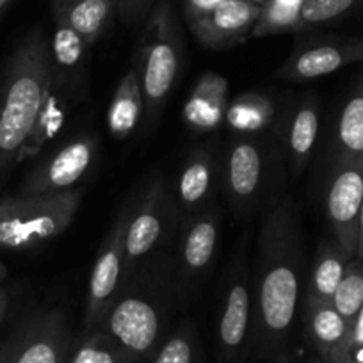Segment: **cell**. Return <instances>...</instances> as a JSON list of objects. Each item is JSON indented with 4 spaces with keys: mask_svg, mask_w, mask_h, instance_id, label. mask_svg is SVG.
<instances>
[{
    "mask_svg": "<svg viewBox=\"0 0 363 363\" xmlns=\"http://www.w3.org/2000/svg\"><path fill=\"white\" fill-rule=\"evenodd\" d=\"M305 250L298 203L278 198L265 211L258 235L253 289V338L262 354H274L289 340L298 315Z\"/></svg>",
    "mask_w": 363,
    "mask_h": 363,
    "instance_id": "1",
    "label": "cell"
},
{
    "mask_svg": "<svg viewBox=\"0 0 363 363\" xmlns=\"http://www.w3.org/2000/svg\"><path fill=\"white\" fill-rule=\"evenodd\" d=\"M169 253L150 258L132 272L100 326L135 363L159 351L174 299H180Z\"/></svg>",
    "mask_w": 363,
    "mask_h": 363,
    "instance_id": "2",
    "label": "cell"
},
{
    "mask_svg": "<svg viewBox=\"0 0 363 363\" xmlns=\"http://www.w3.org/2000/svg\"><path fill=\"white\" fill-rule=\"evenodd\" d=\"M50 40L41 29H34L0 72V187L20 164L50 82Z\"/></svg>",
    "mask_w": 363,
    "mask_h": 363,
    "instance_id": "3",
    "label": "cell"
},
{
    "mask_svg": "<svg viewBox=\"0 0 363 363\" xmlns=\"http://www.w3.org/2000/svg\"><path fill=\"white\" fill-rule=\"evenodd\" d=\"M284 145L272 134H235L223 148L221 189L237 218L267 211L285 174Z\"/></svg>",
    "mask_w": 363,
    "mask_h": 363,
    "instance_id": "4",
    "label": "cell"
},
{
    "mask_svg": "<svg viewBox=\"0 0 363 363\" xmlns=\"http://www.w3.org/2000/svg\"><path fill=\"white\" fill-rule=\"evenodd\" d=\"M182 62V33L171 2L153 6L135 54V69L145 99L146 123L157 121L177 84Z\"/></svg>",
    "mask_w": 363,
    "mask_h": 363,
    "instance_id": "5",
    "label": "cell"
},
{
    "mask_svg": "<svg viewBox=\"0 0 363 363\" xmlns=\"http://www.w3.org/2000/svg\"><path fill=\"white\" fill-rule=\"evenodd\" d=\"M82 201V189L43 196L0 198V250L27 251L69 228Z\"/></svg>",
    "mask_w": 363,
    "mask_h": 363,
    "instance_id": "6",
    "label": "cell"
},
{
    "mask_svg": "<svg viewBox=\"0 0 363 363\" xmlns=\"http://www.w3.org/2000/svg\"><path fill=\"white\" fill-rule=\"evenodd\" d=\"M178 216L174 191L162 178H155L132 208L125 233V280L157 255L167 253L178 235Z\"/></svg>",
    "mask_w": 363,
    "mask_h": 363,
    "instance_id": "7",
    "label": "cell"
},
{
    "mask_svg": "<svg viewBox=\"0 0 363 363\" xmlns=\"http://www.w3.org/2000/svg\"><path fill=\"white\" fill-rule=\"evenodd\" d=\"M72 349L68 313L50 306L27 315L0 344V363H66Z\"/></svg>",
    "mask_w": 363,
    "mask_h": 363,
    "instance_id": "8",
    "label": "cell"
},
{
    "mask_svg": "<svg viewBox=\"0 0 363 363\" xmlns=\"http://www.w3.org/2000/svg\"><path fill=\"white\" fill-rule=\"evenodd\" d=\"M96 153L99 139L93 134H80L69 139L27 174L16 194L43 196L77 189V184L93 169Z\"/></svg>",
    "mask_w": 363,
    "mask_h": 363,
    "instance_id": "9",
    "label": "cell"
},
{
    "mask_svg": "<svg viewBox=\"0 0 363 363\" xmlns=\"http://www.w3.org/2000/svg\"><path fill=\"white\" fill-rule=\"evenodd\" d=\"M134 205H127L114 221L109 235L99 251L87 289L84 326L87 331L100 330L114 298L125 281V233Z\"/></svg>",
    "mask_w": 363,
    "mask_h": 363,
    "instance_id": "10",
    "label": "cell"
},
{
    "mask_svg": "<svg viewBox=\"0 0 363 363\" xmlns=\"http://www.w3.org/2000/svg\"><path fill=\"white\" fill-rule=\"evenodd\" d=\"M223 146L218 139H208L191 150L174 187L180 223L214 207L221 189Z\"/></svg>",
    "mask_w": 363,
    "mask_h": 363,
    "instance_id": "11",
    "label": "cell"
},
{
    "mask_svg": "<svg viewBox=\"0 0 363 363\" xmlns=\"http://www.w3.org/2000/svg\"><path fill=\"white\" fill-rule=\"evenodd\" d=\"M363 207V155L338 159L326 196V214L335 242L347 257L358 246L359 214Z\"/></svg>",
    "mask_w": 363,
    "mask_h": 363,
    "instance_id": "12",
    "label": "cell"
},
{
    "mask_svg": "<svg viewBox=\"0 0 363 363\" xmlns=\"http://www.w3.org/2000/svg\"><path fill=\"white\" fill-rule=\"evenodd\" d=\"M219 228L221 223L216 205L178 226L173 262L180 298L187 289H193L211 267L218 250Z\"/></svg>",
    "mask_w": 363,
    "mask_h": 363,
    "instance_id": "13",
    "label": "cell"
},
{
    "mask_svg": "<svg viewBox=\"0 0 363 363\" xmlns=\"http://www.w3.org/2000/svg\"><path fill=\"white\" fill-rule=\"evenodd\" d=\"M363 61L362 38H306L294 47L277 77L287 82H306Z\"/></svg>",
    "mask_w": 363,
    "mask_h": 363,
    "instance_id": "14",
    "label": "cell"
},
{
    "mask_svg": "<svg viewBox=\"0 0 363 363\" xmlns=\"http://www.w3.org/2000/svg\"><path fill=\"white\" fill-rule=\"evenodd\" d=\"M253 326V289L244 257L232 265L219 310L218 340L225 359L240 358Z\"/></svg>",
    "mask_w": 363,
    "mask_h": 363,
    "instance_id": "15",
    "label": "cell"
},
{
    "mask_svg": "<svg viewBox=\"0 0 363 363\" xmlns=\"http://www.w3.org/2000/svg\"><path fill=\"white\" fill-rule=\"evenodd\" d=\"M260 4L251 0H226L208 15L187 23L191 33L207 48H228L253 34L260 16Z\"/></svg>",
    "mask_w": 363,
    "mask_h": 363,
    "instance_id": "16",
    "label": "cell"
},
{
    "mask_svg": "<svg viewBox=\"0 0 363 363\" xmlns=\"http://www.w3.org/2000/svg\"><path fill=\"white\" fill-rule=\"evenodd\" d=\"M50 52L52 77L86 102L91 61L89 45L72 27L55 20L54 36L50 38Z\"/></svg>",
    "mask_w": 363,
    "mask_h": 363,
    "instance_id": "17",
    "label": "cell"
},
{
    "mask_svg": "<svg viewBox=\"0 0 363 363\" xmlns=\"http://www.w3.org/2000/svg\"><path fill=\"white\" fill-rule=\"evenodd\" d=\"M305 328L324 363H347L351 324L331 303H305Z\"/></svg>",
    "mask_w": 363,
    "mask_h": 363,
    "instance_id": "18",
    "label": "cell"
},
{
    "mask_svg": "<svg viewBox=\"0 0 363 363\" xmlns=\"http://www.w3.org/2000/svg\"><path fill=\"white\" fill-rule=\"evenodd\" d=\"M82 102L84 100L79 95H75L72 89H68L57 79H54L50 72V82H48L43 104H41L36 121H34L33 130H30L26 145H23L20 162L29 159V157H36L61 132L69 113Z\"/></svg>",
    "mask_w": 363,
    "mask_h": 363,
    "instance_id": "19",
    "label": "cell"
},
{
    "mask_svg": "<svg viewBox=\"0 0 363 363\" xmlns=\"http://www.w3.org/2000/svg\"><path fill=\"white\" fill-rule=\"evenodd\" d=\"M228 109V82L225 77L207 72L200 77L184 107V121L196 134L214 132L225 123Z\"/></svg>",
    "mask_w": 363,
    "mask_h": 363,
    "instance_id": "20",
    "label": "cell"
},
{
    "mask_svg": "<svg viewBox=\"0 0 363 363\" xmlns=\"http://www.w3.org/2000/svg\"><path fill=\"white\" fill-rule=\"evenodd\" d=\"M118 0H54V18L72 27L89 47L113 26Z\"/></svg>",
    "mask_w": 363,
    "mask_h": 363,
    "instance_id": "21",
    "label": "cell"
},
{
    "mask_svg": "<svg viewBox=\"0 0 363 363\" xmlns=\"http://www.w3.org/2000/svg\"><path fill=\"white\" fill-rule=\"evenodd\" d=\"M145 114V99H143L141 82L135 66H132L118 84L114 96L107 109V127L111 135L118 141L127 139L138 128Z\"/></svg>",
    "mask_w": 363,
    "mask_h": 363,
    "instance_id": "22",
    "label": "cell"
},
{
    "mask_svg": "<svg viewBox=\"0 0 363 363\" xmlns=\"http://www.w3.org/2000/svg\"><path fill=\"white\" fill-rule=\"evenodd\" d=\"M351 257L335 244H320L306 281L305 303H331Z\"/></svg>",
    "mask_w": 363,
    "mask_h": 363,
    "instance_id": "23",
    "label": "cell"
},
{
    "mask_svg": "<svg viewBox=\"0 0 363 363\" xmlns=\"http://www.w3.org/2000/svg\"><path fill=\"white\" fill-rule=\"evenodd\" d=\"M277 106L262 93H240L228 102L225 123L235 134H262L272 127Z\"/></svg>",
    "mask_w": 363,
    "mask_h": 363,
    "instance_id": "24",
    "label": "cell"
},
{
    "mask_svg": "<svg viewBox=\"0 0 363 363\" xmlns=\"http://www.w3.org/2000/svg\"><path fill=\"white\" fill-rule=\"evenodd\" d=\"M319 135V107L313 99H306L296 111L289 128V162L294 177L303 173L312 157Z\"/></svg>",
    "mask_w": 363,
    "mask_h": 363,
    "instance_id": "25",
    "label": "cell"
},
{
    "mask_svg": "<svg viewBox=\"0 0 363 363\" xmlns=\"http://www.w3.org/2000/svg\"><path fill=\"white\" fill-rule=\"evenodd\" d=\"M303 4L305 0H265L251 36L265 38L284 33H299Z\"/></svg>",
    "mask_w": 363,
    "mask_h": 363,
    "instance_id": "26",
    "label": "cell"
},
{
    "mask_svg": "<svg viewBox=\"0 0 363 363\" xmlns=\"http://www.w3.org/2000/svg\"><path fill=\"white\" fill-rule=\"evenodd\" d=\"M331 305L345 319V323H354L356 315L363 306V260H349L345 265L344 277L338 284Z\"/></svg>",
    "mask_w": 363,
    "mask_h": 363,
    "instance_id": "27",
    "label": "cell"
},
{
    "mask_svg": "<svg viewBox=\"0 0 363 363\" xmlns=\"http://www.w3.org/2000/svg\"><path fill=\"white\" fill-rule=\"evenodd\" d=\"M338 159H352L363 155V93L354 95L338 120Z\"/></svg>",
    "mask_w": 363,
    "mask_h": 363,
    "instance_id": "28",
    "label": "cell"
},
{
    "mask_svg": "<svg viewBox=\"0 0 363 363\" xmlns=\"http://www.w3.org/2000/svg\"><path fill=\"white\" fill-rule=\"evenodd\" d=\"M66 363H135L113 338L102 330L91 333L82 344L72 349Z\"/></svg>",
    "mask_w": 363,
    "mask_h": 363,
    "instance_id": "29",
    "label": "cell"
},
{
    "mask_svg": "<svg viewBox=\"0 0 363 363\" xmlns=\"http://www.w3.org/2000/svg\"><path fill=\"white\" fill-rule=\"evenodd\" d=\"M349 15H363V0H305L299 30L337 22Z\"/></svg>",
    "mask_w": 363,
    "mask_h": 363,
    "instance_id": "30",
    "label": "cell"
},
{
    "mask_svg": "<svg viewBox=\"0 0 363 363\" xmlns=\"http://www.w3.org/2000/svg\"><path fill=\"white\" fill-rule=\"evenodd\" d=\"M196 342L198 337L193 324L184 323L162 342L153 363H194Z\"/></svg>",
    "mask_w": 363,
    "mask_h": 363,
    "instance_id": "31",
    "label": "cell"
},
{
    "mask_svg": "<svg viewBox=\"0 0 363 363\" xmlns=\"http://www.w3.org/2000/svg\"><path fill=\"white\" fill-rule=\"evenodd\" d=\"M347 363H363V306L351 328L347 347Z\"/></svg>",
    "mask_w": 363,
    "mask_h": 363,
    "instance_id": "32",
    "label": "cell"
},
{
    "mask_svg": "<svg viewBox=\"0 0 363 363\" xmlns=\"http://www.w3.org/2000/svg\"><path fill=\"white\" fill-rule=\"evenodd\" d=\"M226 2V0H184V16L186 22L191 23L201 16L208 15L216 8Z\"/></svg>",
    "mask_w": 363,
    "mask_h": 363,
    "instance_id": "33",
    "label": "cell"
},
{
    "mask_svg": "<svg viewBox=\"0 0 363 363\" xmlns=\"http://www.w3.org/2000/svg\"><path fill=\"white\" fill-rule=\"evenodd\" d=\"M155 4L157 0H134L130 8V15H128L127 20L128 26H138V23L145 22Z\"/></svg>",
    "mask_w": 363,
    "mask_h": 363,
    "instance_id": "34",
    "label": "cell"
},
{
    "mask_svg": "<svg viewBox=\"0 0 363 363\" xmlns=\"http://www.w3.org/2000/svg\"><path fill=\"white\" fill-rule=\"evenodd\" d=\"M134 0H118V16L127 23L128 15H130V8Z\"/></svg>",
    "mask_w": 363,
    "mask_h": 363,
    "instance_id": "35",
    "label": "cell"
},
{
    "mask_svg": "<svg viewBox=\"0 0 363 363\" xmlns=\"http://www.w3.org/2000/svg\"><path fill=\"white\" fill-rule=\"evenodd\" d=\"M356 257L363 260V207L359 214V232H358V246H356Z\"/></svg>",
    "mask_w": 363,
    "mask_h": 363,
    "instance_id": "36",
    "label": "cell"
},
{
    "mask_svg": "<svg viewBox=\"0 0 363 363\" xmlns=\"http://www.w3.org/2000/svg\"><path fill=\"white\" fill-rule=\"evenodd\" d=\"M9 303H11V298H9L8 291H6L4 294L0 296V324H2V320H4L6 313H8Z\"/></svg>",
    "mask_w": 363,
    "mask_h": 363,
    "instance_id": "37",
    "label": "cell"
},
{
    "mask_svg": "<svg viewBox=\"0 0 363 363\" xmlns=\"http://www.w3.org/2000/svg\"><path fill=\"white\" fill-rule=\"evenodd\" d=\"M11 4H13V0H0V18L4 16V13L8 11Z\"/></svg>",
    "mask_w": 363,
    "mask_h": 363,
    "instance_id": "38",
    "label": "cell"
},
{
    "mask_svg": "<svg viewBox=\"0 0 363 363\" xmlns=\"http://www.w3.org/2000/svg\"><path fill=\"white\" fill-rule=\"evenodd\" d=\"M6 277H8V269H6V265L0 262V281L4 280Z\"/></svg>",
    "mask_w": 363,
    "mask_h": 363,
    "instance_id": "39",
    "label": "cell"
},
{
    "mask_svg": "<svg viewBox=\"0 0 363 363\" xmlns=\"http://www.w3.org/2000/svg\"><path fill=\"white\" fill-rule=\"evenodd\" d=\"M274 363H291V362H289V358H285V356H280Z\"/></svg>",
    "mask_w": 363,
    "mask_h": 363,
    "instance_id": "40",
    "label": "cell"
},
{
    "mask_svg": "<svg viewBox=\"0 0 363 363\" xmlns=\"http://www.w3.org/2000/svg\"><path fill=\"white\" fill-rule=\"evenodd\" d=\"M251 2H257V4H264V2H265V0H251Z\"/></svg>",
    "mask_w": 363,
    "mask_h": 363,
    "instance_id": "41",
    "label": "cell"
},
{
    "mask_svg": "<svg viewBox=\"0 0 363 363\" xmlns=\"http://www.w3.org/2000/svg\"><path fill=\"white\" fill-rule=\"evenodd\" d=\"M306 363H324V362H320V359H312V362H306Z\"/></svg>",
    "mask_w": 363,
    "mask_h": 363,
    "instance_id": "42",
    "label": "cell"
},
{
    "mask_svg": "<svg viewBox=\"0 0 363 363\" xmlns=\"http://www.w3.org/2000/svg\"><path fill=\"white\" fill-rule=\"evenodd\" d=\"M4 292H6V289H4V287H2V285H0V296L4 294Z\"/></svg>",
    "mask_w": 363,
    "mask_h": 363,
    "instance_id": "43",
    "label": "cell"
}]
</instances>
